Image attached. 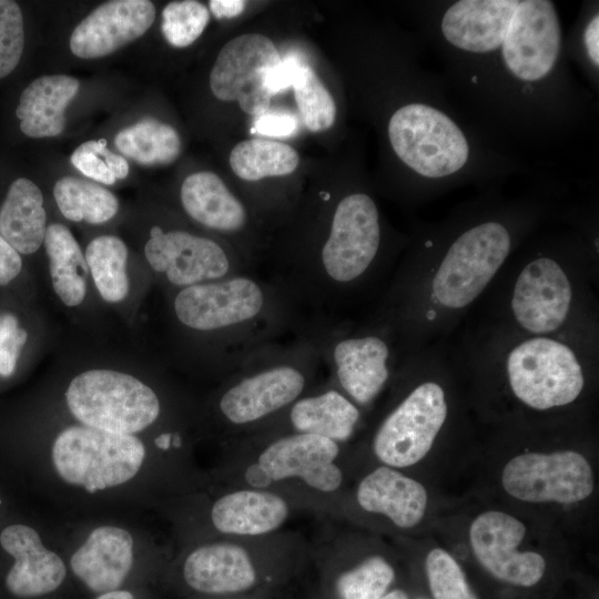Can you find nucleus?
<instances>
[{"label": "nucleus", "mask_w": 599, "mask_h": 599, "mask_svg": "<svg viewBox=\"0 0 599 599\" xmlns=\"http://www.w3.org/2000/svg\"><path fill=\"white\" fill-rule=\"evenodd\" d=\"M322 365L311 341L295 333L254 353L230 373L216 412L233 428L273 419L311 389Z\"/></svg>", "instance_id": "423d86ee"}, {"label": "nucleus", "mask_w": 599, "mask_h": 599, "mask_svg": "<svg viewBox=\"0 0 599 599\" xmlns=\"http://www.w3.org/2000/svg\"><path fill=\"white\" fill-rule=\"evenodd\" d=\"M338 443L312 434L292 433L272 440L258 455L273 483L297 477L322 493L339 488L343 474L334 463Z\"/></svg>", "instance_id": "2eb2a0df"}, {"label": "nucleus", "mask_w": 599, "mask_h": 599, "mask_svg": "<svg viewBox=\"0 0 599 599\" xmlns=\"http://www.w3.org/2000/svg\"><path fill=\"white\" fill-rule=\"evenodd\" d=\"M133 538L115 526L93 529L70 559L73 573L92 591L116 590L133 565Z\"/></svg>", "instance_id": "a211bd4d"}, {"label": "nucleus", "mask_w": 599, "mask_h": 599, "mask_svg": "<svg viewBox=\"0 0 599 599\" xmlns=\"http://www.w3.org/2000/svg\"><path fill=\"white\" fill-rule=\"evenodd\" d=\"M79 80L65 74L34 79L21 93L16 115L30 138L59 135L65 126V109L79 91Z\"/></svg>", "instance_id": "5701e85b"}, {"label": "nucleus", "mask_w": 599, "mask_h": 599, "mask_svg": "<svg viewBox=\"0 0 599 599\" xmlns=\"http://www.w3.org/2000/svg\"><path fill=\"white\" fill-rule=\"evenodd\" d=\"M281 60L271 39L245 33L230 40L220 50L210 73L213 94L222 101H236L253 116L265 113L271 95L264 80L266 72Z\"/></svg>", "instance_id": "ddd939ff"}, {"label": "nucleus", "mask_w": 599, "mask_h": 599, "mask_svg": "<svg viewBox=\"0 0 599 599\" xmlns=\"http://www.w3.org/2000/svg\"><path fill=\"white\" fill-rule=\"evenodd\" d=\"M424 48L463 114L494 146H558L591 129L595 92L573 74L551 0H424Z\"/></svg>", "instance_id": "f257e3e1"}, {"label": "nucleus", "mask_w": 599, "mask_h": 599, "mask_svg": "<svg viewBox=\"0 0 599 599\" xmlns=\"http://www.w3.org/2000/svg\"><path fill=\"white\" fill-rule=\"evenodd\" d=\"M173 436L172 433H163L155 438V445L161 449H169L173 443Z\"/></svg>", "instance_id": "a18cd8bd"}, {"label": "nucleus", "mask_w": 599, "mask_h": 599, "mask_svg": "<svg viewBox=\"0 0 599 599\" xmlns=\"http://www.w3.org/2000/svg\"><path fill=\"white\" fill-rule=\"evenodd\" d=\"M45 222L40 189L24 177L13 181L0 207V234L18 253L32 254L43 243Z\"/></svg>", "instance_id": "393cba45"}, {"label": "nucleus", "mask_w": 599, "mask_h": 599, "mask_svg": "<svg viewBox=\"0 0 599 599\" xmlns=\"http://www.w3.org/2000/svg\"><path fill=\"white\" fill-rule=\"evenodd\" d=\"M51 457L63 481L97 493L131 480L143 465L145 447L134 435L71 426L54 439Z\"/></svg>", "instance_id": "1a4fd4ad"}, {"label": "nucleus", "mask_w": 599, "mask_h": 599, "mask_svg": "<svg viewBox=\"0 0 599 599\" xmlns=\"http://www.w3.org/2000/svg\"><path fill=\"white\" fill-rule=\"evenodd\" d=\"M180 200L185 213L200 225L237 237L247 231V209L213 172L190 174L181 185Z\"/></svg>", "instance_id": "6ab92c4d"}, {"label": "nucleus", "mask_w": 599, "mask_h": 599, "mask_svg": "<svg viewBox=\"0 0 599 599\" xmlns=\"http://www.w3.org/2000/svg\"><path fill=\"white\" fill-rule=\"evenodd\" d=\"M24 47L23 17L19 4L0 0V79L18 65Z\"/></svg>", "instance_id": "e433bc0d"}, {"label": "nucleus", "mask_w": 599, "mask_h": 599, "mask_svg": "<svg viewBox=\"0 0 599 599\" xmlns=\"http://www.w3.org/2000/svg\"><path fill=\"white\" fill-rule=\"evenodd\" d=\"M244 478L248 486L256 489L266 488L273 484L270 475L258 461L247 466Z\"/></svg>", "instance_id": "37998d69"}, {"label": "nucleus", "mask_w": 599, "mask_h": 599, "mask_svg": "<svg viewBox=\"0 0 599 599\" xmlns=\"http://www.w3.org/2000/svg\"><path fill=\"white\" fill-rule=\"evenodd\" d=\"M295 333L311 341L331 382L358 407L374 402L406 356L392 328L372 314L359 322L303 316Z\"/></svg>", "instance_id": "0eeeda50"}, {"label": "nucleus", "mask_w": 599, "mask_h": 599, "mask_svg": "<svg viewBox=\"0 0 599 599\" xmlns=\"http://www.w3.org/2000/svg\"><path fill=\"white\" fill-rule=\"evenodd\" d=\"M230 165L236 176L248 182L293 173L300 162L291 145L254 138L237 143L230 153Z\"/></svg>", "instance_id": "cd10ccee"}, {"label": "nucleus", "mask_w": 599, "mask_h": 599, "mask_svg": "<svg viewBox=\"0 0 599 599\" xmlns=\"http://www.w3.org/2000/svg\"><path fill=\"white\" fill-rule=\"evenodd\" d=\"M20 254L0 234V286L9 284L20 273Z\"/></svg>", "instance_id": "a19ab883"}, {"label": "nucleus", "mask_w": 599, "mask_h": 599, "mask_svg": "<svg viewBox=\"0 0 599 599\" xmlns=\"http://www.w3.org/2000/svg\"><path fill=\"white\" fill-rule=\"evenodd\" d=\"M288 512L286 501L276 494L244 489L219 498L212 506L211 519L220 532L260 536L277 529Z\"/></svg>", "instance_id": "b1692460"}, {"label": "nucleus", "mask_w": 599, "mask_h": 599, "mask_svg": "<svg viewBox=\"0 0 599 599\" xmlns=\"http://www.w3.org/2000/svg\"><path fill=\"white\" fill-rule=\"evenodd\" d=\"M501 484L510 496L528 502H578L595 487L589 461L576 450L517 455L504 467Z\"/></svg>", "instance_id": "f8f14e48"}, {"label": "nucleus", "mask_w": 599, "mask_h": 599, "mask_svg": "<svg viewBox=\"0 0 599 599\" xmlns=\"http://www.w3.org/2000/svg\"><path fill=\"white\" fill-rule=\"evenodd\" d=\"M282 413L294 433L336 443L351 438L362 417L361 408L332 382L323 389L308 390Z\"/></svg>", "instance_id": "4be33fe9"}, {"label": "nucleus", "mask_w": 599, "mask_h": 599, "mask_svg": "<svg viewBox=\"0 0 599 599\" xmlns=\"http://www.w3.org/2000/svg\"><path fill=\"white\" fill-rule=\"evenodd\" d=\"M65 400L80 423L114 434L133 435L151 426L161 414V402L150 386L111 369H90L75 376Z\"/></svg>", "instance_id": "9d476101"}, {"label": "nucleus", "mask_w": 599, "mask_h": 599, "mask_svg": "<svg viewBox=\"0 0 599 599\" xmlns=\"http://www.w3.org/2000/svg\"><path fill=\"white\" fill-rule=\"evenodd\" d=\"M566 52L598 92L599 88V4L590 1L582 4L571 31L565 38Z\"/></svg>", "instance_id": "7c9ffc66"}, {"label": "nucleus", "mask_w": 599, "mask_h": 599, "mask_svg": "<svg viewBox=\"0 0 599 599\" xmlns=\"http://www.w3.org/2000/svg\"><path fill=\"white\" fill-rule=\"evenodd\" d=\"M144 255L152 267L176 288L254 271L220 242L184 230L150 229Z\"/></svg>", "instance_id": "9b49d317"}, {"label": "nucleus", "mask_w": 599, "mask_h": 599, "mask_svg": "<svg viewBox=\"0 0 599 599\" xmlns=\"http://www.w3.org/2000/svg\"><path fill=\"white\" fill-rule=\"evenodd\" d=\"M97 599H134L133 595L128 590H112L103 592Z\"/></svg>", "instance_id": "c03bdc74"}, {"label": "nucleus", "mask_w": 599, "mask_h": 599, "mask_svg": "<svg viewBox=\"0 0 599 599\" xmlns=\"http://www.w3.org/2000/svg\"><path fill=\"white\" fill-rule=\"evenodd\" d=\"M292 87L305 126L311 132L329 129L336 119L335 100L308 64L301 65Z\"/></svg>", "instance_id": "2f4dec72"}, {"label": "nucleus", "mask_w": 599, "mask_h": 599, "mask_svg": "<svg viewBox=\"0 0 599 599\" xmlns=\"http://www.w3.org/2000/svg\"><path fill=\"white\" fill-rule=\"evenodd\" d=\"M84 257L101 297L109 303L123 301L130 286L125 243L113 235L98 236L87 246Z\"/></svg>", "instance_id": "c756f323"}, {"label": "nucleus", "mask_w": 599, "mask_h": 599, "mask_svg": "<svg viewBox=\"0 0 599 599\" xmlns=\"http://www.w3.org/2000/svg\"><path fill=\"white\" fill-rule=\"evenodd\" d=\"M155 19L149 0H112L90 12L72 31L71 52L81 59L109 55L142 37Z\"/></svg>", "instance_id": "dca6fc26"}, {"label": "nucleus", "mask_w": 599, "mask_h": 599, "mask_svg": "<svg viewBox=\"0 0 599 599\" xmlns=\"http://www.w3.org/2000/svg\"><path fill=\"white\" fill-rule=\"evenodd\" d=\"M70 161L85 176L108 185L125 179L130 171L125 158L109 150L105 139L80 144L71 154Z\"/></svg>", "instance_id": "f704fd0d"}, {"label": "nucleus", "mask_w": 599, "mask_h": 599, "mask_svg": "<svg viewBox=\"0 0 599 599\" xmlns=\"http://www.w3.org/2000/svg\"><path fill=\"white\" fill-rule=\"evenodd\" d=\"M598 336L526 335L493 325L463 345L469 368L501 376L511 396L535 412L576 403L598 363Z\"/></svg>", "instance_id": "39448f33"}, {"label": "nucleus", "mask_w": 599, "mask_h": 599, "mask_svg": "<svg viewBox=\"0 0 599 599\" xmlns=\"http://www.w3.org/2000/svg\"><path fill=\"white\" fill-rule=\"evenodd\" d=\"M210 21L209 9L194 0L172 1L162 11V33L175 48L191 45Z\"/></svg>", "instance_id": "72a5a7b5"}, {"label": "nucleus", "mask_w": 599, "mask_h": 599, "mask_svg": "<svg viewBox=\"0 0 599 599\" xmlns=\"http://www.w3.org/2000/svg\"><path fill=\"white\" fill-rule=\"evenodd\" d=\"M379 599H407V595L403 590L396 589L389 593H385Z\"/></svg>", "instance_id": "49530a36"}, {"label": "nucleus", "mask_w": 599, "mask_h": 599, "mask_svg": "<svg viewBox=\"0 0 599 599\" xmlns=\"http://www.w3.org/2000/svg\"><path fill=\"white\" fill-rule=\"evenodd\" d=\"M172 309L181 329L205 339L209 362L225 375L294 335L303 318L286 290L256 271L180 288Z\"/></svg>", "instance_id": "20e7f679"}, {"label": "nucleus", "mask_w": 599, "mask_h": 599, "mask_svg": "<svg viewBox=\"0 0 599 599\" xmlns=\"http://www.w3.org/2000/svg\"><path fill=\"white\" fill-rule=\"evenodd\" d=\"M28 333L19 326L17 317L6 314L0 321V376H10L16 368Z\"/></svg>", "instance_id": "4c0bfd02"}, {"label": "nucleus", "mask_w": 599, "mask_h": 599, "mask_svg": "<svg viewBox=\"0 0 599 599\" xmlns=\"http://www.w3.org/2000/svg\"><path fill=\"white\" fill-rule=\"evenodd\" d=\"M525 525L514 516L489 510L477 516L469 528V542L479 564L495 578L530 587L544 576L546 561L535 551L518 550Z\"/></svg>", "instance_id": "4468645a"}, {"label": "nucleus", "mask_w": 599, "mask_h": 599, "mask_svg": "<svg viewBox=\"0 0 599 599\" xmlns=\"http://www.w3.org/2000/svg\"><path fill=\"white\" fill-rule=\"evenodd\" d=\"M394 576V569L384 558L369 557L338 578L337 592L342 599H379Z\"/></svg>", "instance_id": "473e14b6"}, {"label": "nucleus", "mask_w": 599, "mask_h": 599, "mask_svg": "<svg viewBox=\"0 0 599 599\" xmlns=\"http://www.w3.org/2000/svg\"><path fill=\"white\" fill-rule=\"evenodd\" d=\"M246 2L244 0H211L210 10L214 17L234 18L243 12Z\"/></svg>", "instance_id": "79ce46f5"}, {"label": "nucleus", "mask_w": 599, "mask_h": 599, "mask_svg": "<svg viewBox=\"0 0 599 599\" xmlns=\"http://www.w3.org/2000/svg\"><path fill=\"white\" fill-rule=\"evenodd\" d=\"M450 352L445 339L404 357L412 384L382 419L372 440L375 456L386 466L418 463L445 427L449 403L439 375Z\"/></svg>", "instance_id": "6e6552de"}, {"label": "nucleus", "mask_w": 599, "mask_h": 599, "mask_svg": "<svg viewBox=\"0 0 599 599\" xmlns=\"http://www.w3.org/2000/svg\"><path fill=\"white\" fill-rule=\"evenodd\" d=\"M43 243L55 294L67 306H78L84 300L89 273L78 242L65 225L52 223Z\"/></svg>", "instance_id": "a878e982"}, {"label": "nucleus", "mask_w": 599, "mask_h": 599, "mask_svg": "<svg viewBox=\"0 0 599 599\" xmlns=\"http://www.w3.org/2000/svg\"><path fill=\"white\" fill-rule=\"evenodd\" d=\"M297 119L290 112L270 111L255 116L252 133L282 138L292 135L297 130Z\"/></svg>", "instance_id": "58836bf2"}, {"label": "nucleus", "mask_w": 599, "mask_h": 599, "mask_svg": "<svg viewBox=\"0 0 599 599\" xmlns=\"http://www.w3.org/2000/svg\"><path fill=\"white\" fill-rule=\"evenodd\" d=\"M357 501L368 511L388 517L397 527L412 528L424 517L427 491L417 480L389 466H382L362 479Z\"/></svg>", "instance_id": "412c9836"}, {"label": "nucleus", "mask_w": 599, "mask_h": 599, "mask_svg": "<svg viewBox=\"0 0 599 599\" xmlns=\"http://www.w3.org/2000/svg\"><path fill=\"white\" fill-rule=\"evenodd\" d=\"M53 196L62 215L72 222L102 224L119 210L116 196L102 185L75 176L59 179Z\"/></svg>", "instance_id": "c85d7f7f"}, {"label": "nucleus", "mask_w": 599, "mask_h": 599, "mask_svg": "<svg viewBox=\"0 0 599 599\" xmlns=\"http://www.w3.org/2000/svg\"><path fill=\"white\" fill-rule=\"evenodd\" d=\"M303 63L304 61L295 54H288L281 58V60L273 68H271L265 75L264 84L270 95L272 97L292 87L294 79Z\"/></svg>", "instance_id": "ea45409f"}, {"label": "nucleus", "mask_w": 599, "mask_h": 599, "mask_svg": "<svg viewBox=\"0 0 599 599\" xmlns=\"http://www.w3.org/2000/svg\"><path fill=\"white\" fill-rule=\"evenodd\" d=\"M183 575L191 588L211 595L246 590L256 578L247 551L229 542L207 544L194 549L185 559Z\"/></svg>", "instance_id": "aec40b11"}, {"label": "nucleus", "mask_w": 599, "mask_h": 599, "mask_svg": "<svg viewBox=\"0 0 599 599\" xmlns=\"http://www.w3.org/2000/svg\"><path fill=\"white\" fill-rule=\"evenodd\" d=\"M555 211L554 189L541 185L511 199L486 193L424 224L370 314L405 355L447 339Z\"/></svg>", "instance_id": "f03ea898"}, {"label": "nucleus", "mask_w": 599, "mask_h": 599, "mask_svg": "<svg viewBox=\"0 0 599 599\" xmlns=\"http://www.w3.org/2000/svg\"><path fill=\"white\" fill-rule=\"evenodd\" d=\"M116 149L141 165H166L181 153L177 131L156 119H142L119 131L114 138Z\"/></svg>", "instance_id": "bb28decb"}, {"label": "nucleus", "mask_w": 599, "mask_h": 599, "mask_svg": "<svg viewBox=\"0 0 599 599\" xmlns=\"http://www.w3.org/2000/svg\"><path fill=\"white\" fill-rule=\"evenodd\" d=\"M0 545L14 562L7 572L8 591L21 598L54 591L65 578V565L55 552L45 548L35 529L22 524L7 526Z\"/></svg>", "instance_id": "f3484780"}, {"label": "nucleus", "mask_w": 599, "mask_h": 599, "mask_svg": "<svg viewBox=\"0 0 599 599\" xmlns=\"http://www.w3.org/2000/svg\"><path fill=\"white\" fill-rule=\"evenodd\" d=\"M425 568L434 599H478L470 590L460 566L444 549L430 550Z\"/></svg>", "instance_id": "c9c22d12"}, {"label": "nucleus", "mask_w": 599, "mask_h": 599, "mask_svg": "<svg viewBox=\"0 0 599 599\" xmlns=\"http://www.w3.org/2000/svg\"><path fill=\"white\" fill-rule=\"evenodd\" d=\"M597 253L595 238L582 232L537 230L490 286L486 324L526 335L598 336Z\"/></svg>", "instance_id": "7ed1b4c3"}]
</instances>
